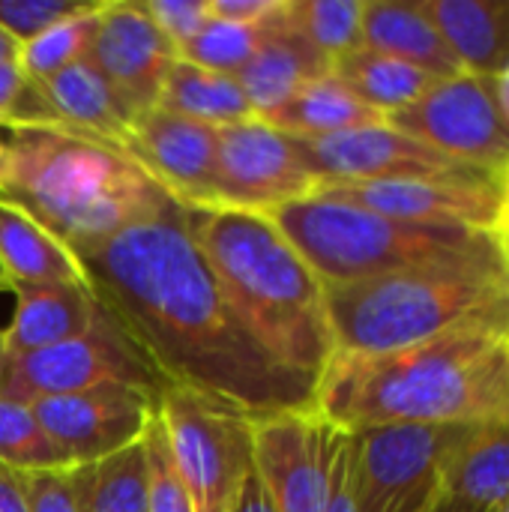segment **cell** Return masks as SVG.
<instances>
[{
	"mask_svg": "<svg viewBox=\"0 0 509 512\" xmlns=\"http://www.w3.org/2000/svg\"><path fill=\"white\" fill-rule=\"evenodd\" d=\"M75 255L96 309L165 387L249 420L312 408L315 381L279 366L225 303L183 204Z\"/></svg>",
	"mask_w": 509,
	"mask_h": 512,
	"instance_id": "cell-1",
	"label": "cell"
},
{
	"mask_svg": "<svg viewBox=\"0 0 509 512\" xmlns=\"http://www.w3.org/2000/svg\"><path fill=\"white\" fill-rule=\"evenodd\" d=\"M312 408L345 435L509 420V330L471 327L387 354H333Z\"/></svg>",
	"mask_w": 509,
	"mask_h": 512,
	"instance_id": "cell-2",
	"label": "cell"
},
{
	"mask_svg": "<svg viewBox=\"0 0 509 512\" xmlns=\"http://www.w3.org/2000/svg\"><path fill=\"white\" fill-rule=\"evenodd\" d=\"M189 234L225 303L285 369L318 381L336 354L324 285L261 213L186 207Z\"/></svg>",
	"mask_w": 509,
	"mask_h": 512,
	"instance_id": "cell-3",
	"label": "cell"
},
{
	"mask_svg": "<svg viewBox=\"0 0 509 512\" xmlns=\"http://www.w3.org/2000/svg\"><path fill=\"white\" fill-rule=\"evenodd\" d=\"M9 183L24 207L75 252L150 222L177 201L114 141L63 129H9Z\"/></svg>",
	"mask_w": 509,
	"mask_h": 512,
	"instance_id": "cell-4",
	"label": "cell"
},
{
	"mask_svg": "<svg viewBox=\"0 0 509 512\" xmlns=\"http://www.w3.org/2000/svg\"><path fill=\"white\" fill-rule=\"evenodd\" d=\"M336 354H387L456 330H509L498 249L324 288Z\"/></svg>",
	"mask_w": 509,
	"mask_h": 512,
	"instance_id": "cell-5",
	"label": "cell"
},
{
	"mask_svg": "<svg viewBox=\"0 0 509 512\" xmlns=\"http://www.w3.org/2000/svg\"><path fill=\"white\" fill-rule=\"evenodd\" d=\"M267 219L300 252L324 288L495 252L492 234L402 222L324 195L288 201L267 213Z\"/></svg>",
	"mask_w": 509,
	"mask_h": 512,
	"instance_id": "cell-6",
	"label": "cell"
},
{
	"mask_svg": "<svg viewBox=\"0 0 509 512\" xmlns=\"http://www.w3.org/2000/svg\"><path fill=\"white\" fill-rule=\"evenodd\" d=\"M159 420L192 510L231 512L246 477L255 471V420L177 387L162 390Z\"/></svg>",
	"mask_w": 509,
	"mask_h": 512,
	"instance_id": "cell-7",
	"label": "cell"
},
{
	"mask_svg": "<svg viewBox=\"0 0 509 512\" xmlns=\"http://www.w3.org/2000/svg\"><path fill=\"white\" fill-rule=\"evenodd\" d=\"M465 426H387L351 435L357 512H432Z\"/></svg>",
	"mask_w": 509,
	"mask_h": 512,
	"instance_id": "cell-8",
	"label": "cell"
},
{
	"mask_svg": "<svg viewBox=\"0 0 509 512\" xmlns=\"http://www.w3.org/2000/svg\"><path fill=\"white\" fill-rule=\"evenodd\" d=\"M387 123L477 174L501 177L507 171L509 123L489 75L462 69L441 78L414 105L390 114Z\"/></svg>",
	"mask_w": 509,
	"mask_h": 512,
	"instance_id": "cell-9",
	"label": "cell"
},
{
	"mask_svg": "<svg viewBox=\"0 0 509 512\" xmlns=\"http://www.w3.org/2000/svg\"><path fill=\"white\" fill-rule=\"evenodd\" d=\"M99 384H126L156 396L165 390L156 372L102 312L81 336L6 360L0 372V399L30 408L42 399L81 393Z\"/></svg>",
	"mask_w": 509,
	"mask_h": 512,
	"instance_id": "cell-10",
	"label": "cell"
},
{
	"mask_svg": "<svg viewBox=\"0 0 509 512\" xmlns=\"http://www.w3.org/2000/svg\"><path fill=\"white\" fill-rule=\"evenodd\" d=\"M315 189L318 180L285 132L258 117L216 129V168L207 207L267 216L288 201L315 195Z\"/></svg>",
	"mask_w": 509,
	"mask_h": 512,
	"instance_id": "cell-11",
	"label": "cell"
},
{
	"mask_svg": "<svg viewBox=\"0 0 509 512\" xmlns=\"http://www.w3.org/2000/svg\"><path fill=\"white\" fill-rule=\"evenodd\" d=\"M345 432L315 408L285 411L252 423L255 471L276 512H324L333 456Z\"/></svg>",
	"mask_w": 509,
	"mask_h": 512,
	"instance_id": "cell-12",
	"label": "cell"
},
{
	"mask_svg": "<svg viewBox=\"0 0 509 512\" xmlns=\"http://www.w3.org/2000/svg\"><path fill=\"white\" fill-rule=\"evenodd\" d=\"M30 408L69 465L81 468L144 441L159 414V396L126 384H99Z\"/></svg>",
	"mask_w": 509,
	"mask_h": 512,
	"instance_id": "cell-13",
	"label": "cell"
},
{
	"mask_svg": "<svg viewBox=\"0 0 509 512\" xmlns=\"http://www.w3.org/2000/svg\"><path fill=\"white\" fill-rule=\"evenodd\" d=\"M315 195L345 201L390 219L417 225H450L492 234L504 192L495 177H426V180H369L324 183Z\"/></svg>",
	"mask_w": 509,
	"mask_h": 512,
	"instance_id": "cell-14",
	"label": "cell"
},
{
	"mask_svg": "<svg viewBox=\"0 0 509 512\" xmlns=\"http://www.w3.org/2000/svg\"><path fill=\"white\" fill-rule=\"evenodd\" d=\"M291 144H294L297 156L303 159V165L318 180V186L477 174V171L441 156L429 144L393 129L390 123L348 129V132H336V135H324V138H291Z\"/></svg>",
	"mask_w": 509,
	"mask_h": 512,
	"instance_id": "cell-15",
	"label": "cell"
},
{
	"mask_svg": "<svg viewBox=\"0 0 509 512\" xmlns=\"http://www.w3.org/2000/svg\"><path fill=\"white\" fill-rule=\"evenodd\" d=\"M87 57L117 102L138 117L156 108L177 51L153 27L141 0H105Z\"/></svg>",
	"mask_w": 509,
	"mask_h": 512,
	"instance_id": "cell-16",
	"label": "cell"
},
{
	"mask_svg": "<svg viewBox=\"0 0 509 512\" xmlns=\"http://www.w3.org/2000/svg\"><path fill=\"white\" fill-rule=\"evenodd\" d=\"M177 204L207 207L216 168V129L150 108L120 144Z\"/></svg>",
	"mask_w": 509,
	"mask_h": 512,
	"instance_id": "cell-17",
	"label": "cell"
},
{
	"mask_svg": "<svg viewBox=\"0 0 509 512\" xmlns=\"http://www.w3.org/2000/svg\"><path fill=\"white\" fill-rule=\"evenodd\" d=\"M132 120L135 117L117 102L93 60L81 57L48 81L27 78V99L15 129L42 126L123 144Z\"/></svg>",
	"mask_w": 509,
	"mask_h": 512,
	"instance_id": "cell-18",
	"label": "cell"
},
{
	"mask_svg": "<svg viewBox=\"0 0 509 512\" xmlns=\"http://www.w3.org/2000/svg\"><path fill=\"white\" fill-rule=\"evenodd\" d=\"M333 72V63L315 51L294 27L285 24V0L282 9L267 30L264 42L258 45L255 57L234 75L255 111L258 120L273 114L279 105H285L294 93H300L306 84L324 78Z\"/></svg>",
	"mask_w": 509,
	"mask_h": 512,
	"instance_id": "cell-19",
	"label": "cell"
},
{
	"mask_svg": "<svg viewBox=\"0 0 509 512\" xmlns=\"http://www.w3.org/2000/svg\"><path fill=\"white\" fill-rule=\"evenodd\" d=\"M0 270L6 291L87 282L75 249L6 198H0Z\"/></svg>",
	"mask_w": 509,
	"mask_h": 512,
	"instance_id": "cell-20",
	"label": "cell"
},
{
	"mask_svg": "<svg viewBox=\"0 0 509 512\" xmlns=\"http://www.w3.org/2000/svg\"><path fill=\"white\" fill-rule=\"evenodd\" d=\"M15 312L3 330L6 360L45 351L66 339L81 336L99 315L96 300L84 285H45V288H18Z\"/></svg>",
	"mask_w": 509,
	"mask_h": 512,
	"instance_id": "cell-21",
	"label": "cell"
},
{
	"mask_svg": "<svg viewBox=\"0 0 509 512\" xmlns=\"http://www.w3.org/2000/svg\"><path fill=\"white\" fill-rule=\"evenodd\" d=\"M363 48L390 54L438 78L462 72V63L420 0H363Z\"/></svg>",
	"mask_w": 509,
	"mask_h": 512,
	"instance_id": "cell-22",
	"label": "cell"
},
{
	"mask_svg": "<svg viewBox=\"0 0 509 512\" xmlns=\"http://www.w3.org/2000/svg\"><path fill=\"white\" fill-rule=\"evenodd\" d=\"M444 498L504 510L509 501V420L465 426L444 468Z\"/></svg>",
	"mask_w": 509,
	"mask_h": 512,
	"instance_id": "cell-23",
	"label": "cell"
},
{
	"mask_svg": "<svg viewBox=\"0 0 509 512\" xmlns=\"http://www.w3.org/2000/svg\"><path fill=\"white\" fill-rule=\"evenodd\" d=\"M438 33L477 75H495L509 60V0H420Z\"/></svg>",
	"mask_w": 509,
	"mask_h": 512,
	"instance_id": "cell-24",
	"label": "cell"
},
{
	"mask_svg": "<svg viewBox=\"0 0 509 512\" xmlns=\"http://www.w3.org/2000/svg\"><path fill=\"white\" fill-rule=\"evenodd\" d=\"M156 108L213 129L255 120V111L234 75L210 72L183 57L171 63Z\"/></svg>",
	"mask_w": 509,
	"mask_h": 512,
	"instance_id": "cell-25",
	"label": "cell"
},
{
	"mask_svg": "<svg viewBox=\"0 0 509 512\" xmlns=\"http://www.w3.org/2000/svg\"><path fill=\"white\" fill-rule=\"evenodd\" d=\"M264 123H270L273 129L291 138H324L348 129L387 123V114L369 108L330 72L306 84L300 93H294L285 105L267 114Z\"/></svg>",
	"mask_w": 509,
	"mask_h": 512,
	"instance_id": "cell-26",
	"label": "cell"
},
{
	"mask_svg": "<svg viewBox=\"0 0 509 512\" xmlns=\"http://www.w3.org/2000/svg\"><path fill=\"white\" fill-rule=\"evenodd\" d=\"M333 75L369 108L381 114H396L408 105H414L423 93H429L441 78L417 69L405 60H396L390 54L357 48L333 63Z\"/></svg>",
	"mask_w": 509,
	"mask_h": 512,
	"instance_id": "cell-27",
	"label": "cell"
},
{
	"mask_svg": "<svg viewBox=\"0 0 509 512\" xmlns=\"http://www.w3.org/2000/svg\"><path fill=\"white\" fill-rule=\"evenodd\" d=\"M75 474L81 512H150V471L144 441L96 465H81Z\"/></svg>",
	"mask_w": 509,
	"mask_h": 512,
	"instance_id": "cell-28",
	"label": "cell"
},
{
	"mask_svg": "<svg viewBox=\"0 0 509 512\" xmlns=\"http://www.w3.org/2000/svg\"><path fill=\"white\" fill-rule=\"evenodd\" d=\"M285 24L330 63L363 48V0H285Z\"/></svg>",
	"mask_w": 509,
	"mask_h": 512,
	"instance_id": "cell-29",
	"label": "cell"
},
{
	"mask_svg": "<svg viewBox=\"0 0 509 512\" xmlns=\"http://www.w3.org/2000/svg\"><path fill=\"white\" fill-rule=\"evenodd\" d=\"M273 21L255 27V24H234V21H222V18L210 15L207 24L180 48L177 57L195 63V66H204L210 72H219V75H237L255 57V51L264 42Z\"/></svg>",
	"mask_w": 509,
	"mask_h": 512,
	"instance_id": "cell-30",
	"label": "cell"
},
{
	"mask_svg": "<svg viewBox=\"0 0 509 512\" xmlns=\"http://www.w3.org/2000/svg\"><path fill=\"white\" fill-rule=\"evenodd\" d=\"M0 465L18 474L72 468L36 420L33 408L9 399H0Z\"/></svg>",
	"mask_w": 509,
	"mask_h": 512,
	"instance_id": "cell-31",
	"label": "cell"
},
{
	"mask_svg": "<svg viewBox=\"0 0 509 512\" xmlns=\"http://www.w3.org/2000/svg\"><path fill=\"white\" fill-rule=\"evenodd\" d=\"M105 0H99L90 12L69 18L51 30H45L42 36H36L33 42L21 45V69L30 81H48L57 72H63L66 66L78 63L81 57H87L96 24H99V12H102Z\"/></svg>",
	"mask_w": 509,
	"mask_h": 512,
	"instance_id": "cell-32",
	"label": "cell"
},
{
	"mask_svg": "<svg viewBox=\"0 0 509 512\" xmlns=\"http://www.w3.org/2000/svg\"><path fill=\"white\" fill-rule=\"evenodd\" d=\"M99 0H0V30L18 45L33 42L45 30L90 12Z\"/></svg>",
	"mask_w": 509,
	"mask_h": 512,
	"instance_id": "cell-33",
	"label": "cell"
},
{
	"mask_svg": "<svg viewBox=\"0 0 509 512\" xmlns=\"http://www.w3.org/2000/svg\"><path fill=\"white\" fill-rule=\"evenodd\" d=\"M144 444H147V471H150V512H195L171 462V450L159 414L153 417Z\"/></svg>",
	"mask_w": 509,
	"mask_h": 512,
	"instance_id": "cell-34",
	"label": "cell"
},
{
	"mask_svg": "<svg viewBox=\"0 0 509 512\" xmlns=\"http://www.w3.org/2000/svg\"><path fill=\"white\" fill-rule=\"evenodd\" d=\"M141 9L177 54L210 18V0H141Z\"/></svg>",
	"mask_w": 509,
	"mask_h": 512,
	"instance_id": "cell-35",
	"label": "cell"
},
{
	"mask_svg": "<svg viewBox=\"0 0 509 512\" xmlns=\"http://www.w3.org/2000/svg\"><path fill=\"white\" fill-rule=\"evenodd\" d=\"M27 512H81L75 468L24 474Z\"/></svg>",
	"mask_w": 509,
	"mask_h": 512,
	"instance_id": "cell-36",
	"label": "cell"
},
{
	"mask_svg": "<svg viewBox=\"0 0 509 512\" xmlns=\"http://www.w3.org/2000/svg\"><path fill=\"white\" fill-rule=\"evenodd\" d=\"M324 512H357L354 510V480H351V435H342L336 447Z\"/></svg>",
	"mask_w": 509,
	"mask_h": 512,
	"instance_id": "cell-37",
	"label": "cell"
},
{
	"mask_svg": "<svg viewBox=\"0 0 509 512\" xmlns=\"http://www.w3.org/2000/svg\"><path fill=\"white\" fill-rule=\"evenodd\" d=\"M27 99V75L21 63H0V129H15L21 123Z\"/></svg>",
	"mask_w": 509,
	"mask_h": 512,
	"instance_id": "cell-38",
	"label": "cell"
},
{
	"mask_svg": "<svg viewBox=\"0 0 509 512\" xmlns=\"http://www.w3.org/2000/svg\"><path fill=\"white\" fill-rule=\"evenodd\" d=\"M282 0H210V15L234 24H270Z\"/></svg>",
	"mask_w": 509,
	"mask_h": 512,
	"instance_id": "cell-39",
	"label": "cell"
},
{
	"mask_svg": "<svg viewBox=\"0 0 509 512\" xmlns=\"http://www.w3.org/2000/svg\"><path fill=\"white\" fill-rule=\"evenodd\" d=\"M0 512H27L24 474L0 465Z\"/></svg>",
	"mask_w": 509,
	"mask_h": 512,
	"instance_id": "cell-40",
	"label": "cell"
},
{
	"mask_svg": "<svg viewBox=\"0 0 509 512\" xmlns=\"http://www.w3.org/2000/svg\"><path fill=\"white\" fill-rule=\"evenodd\" d=\"M231 512H276L273 504H270V498H267V489H264L258 471H252L246 477V483H243V489H240Z\"/></svg>",
	"mask_w": 509,
	"mask_h": 512,
	"instance_id": "cell-41",
	"label": "cell"
},
{
	"mask_svg": "<svg viewBox=\"0 0 509 512\" xmlns=\"http://www.w3.org/2000/svg\"><path fill=\"white\" fill-rule=\"evenodd\" d=\"M504 192V204H501V213H498V222L492 228V240H495V249H498V261H501V270H504V282H507L509 294V189Z\"/></svg>",
	"mask_w": 509,
	"mask_h": 512,
	"instance_id": "cell-42",
	"label": "cell"
},
{
	"mask_svg": "<svg viewBox=\"0 0 509 512\" xmlns=\"http://www.w3.org/2000/svg\"><path fill=\"white\" fill-rule=\"evenodd\" d=\"M492 84H495V96H498V105H501V111H504V117H507L509 123V60L492 75Z\"/></svg>",
	"mask_w": 509,
	"mask_h": 512,
	"instance_id": "cell-43",
	"label": "cell"
},
{
	"mask_svg": "<svg viewBox=\"0 0 509 512\" xmlns=\"http://www.w3.org/2000/svg\"><path fill=\"white\" fill-rule=\"evenodd\" d=\"M9 159H12V153H9V132L0 129V195L6 192V183H9Z\"/></svg>",
	"mask_w": 509,
	"mask_h": 512,
	"instance_id": "cell-44",
	"label": "cell"
},
{
	"mask_svg": "<svg viewBox=\"0 0 509 512\" xmlns=\"http://www.w3.org/2000/svg\"><path fill=\"white\" fill-rule=\"evenodd\" d=\"M18 57H21V45L0 30V63H18Z\"/></svg>",
	"mask_w": 509,
	"mask_h": 512,
	"instance_id": "cell-45",
	"label": "cell"
},
{
	"mask_svg": "<svg viewBox=\"0 0 509 512\" xmlns=\"http://www.w3.org/2000/svg\"><path fill=\"white\" fill-rule=\"evenodd\" d=\"M432 512H498V510H483V507H474V504H465V501H453V498H441L435 504Z\"/></svg>",
	"mask_w": 509,
	"mask_h": 512,
	"instance_id": "cell-46",
	"label": "cell"
},
{
	"mask_svg": "<svg viewBox=\"0 0 509 512\" xmlns=\"http://www.w3.org/2000/svg\"><path fill=\"white\" fill-rule=\"evenodd\" d=\"M3 363H6V348H3V330H0V372H3Z\"/></svg>",
	"mask_w": 509,
	"mask_h": 512,
	"instance_id": "cell-47",
	"label": "cell"
},
{
	"mask_svg": "<svg viewBox=\"0 0 509 512\" xmlns=\"http://www.w3.org/2000/svg\"><path fill=\"white\" fill-rule=\"evenodd\" d=\"M0 291H6V279H3V270H0Z\"/></svg>",
	"mask_w": 509,
	"mask_h": 512,
	"instance_id": "cell-48",
	"label": "cell"
},
{
	"mask_svg": "<svg viewBox=\"0 0 509 512\" xmlns=\"http://www.w3.org/2000/svg\"><path fill=\"white\" fill-rule=\"evenodd\" d=\"M501 512H509V501H507V504H504V510H501Z\"/></svg>",
	"mask_w": 509,
	"mask_h": 512,
	"instance_id": "cell-49",
	"label": "cell"
}]
</instances>
